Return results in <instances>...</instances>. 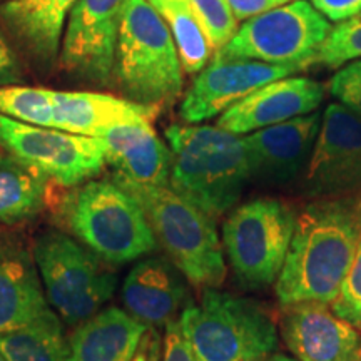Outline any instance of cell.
<instances>
[{
  "instance_id": "cell-1",
  "label": "cell",
  "mask_w": 361,
  "mask_h": 361,
  "mask_svg": "<svg viewBox=\"0 0 361 361\" xmlns=\"http://www.w3.org/2000/svg\"><path fill=\"white\" fill-rule=\"evenodd\" d=\"M361 241V192L313 200L298 211L274 291L281 306L331 305Z\"/></svg>"
},
{
  "instance_id": "cell-2",
  "label": "cell",
  "mask_w": 361,
  "mask_h": 361,
  "mask_svg": "<svg viewBox=\"0 0 361 361\" xmlns=\"http://www.w3.org/2000/svg\"><path fill=\"white\" fill-rule=\"evenodd\" d=\"M164 137L169 186L213 219L233 209L251 183L243 135L218 126L173 124Z\"/></svg>"
},
{
  "instance_id": "cell-3",
  "label": "cell",
  "mask_w": 361,
  "mask_h": 361,
  "mask_svg": "<svg viewBox=\"0 0 361 361\" xmlns=\"http://www.w3.org/2000/svg\"><path fill=\"white\" fill-rule=\"evenodd\" d=\"M112 180L141 206L156 241L189 284L196 290L223 286L224 250L211 216L171 186L137 184L116 173Z\"/></svg>"
},
{
  "instance_id": "cell-4",
  "label": "cell",
  "mask_w": 361,
  "mask_h": 361,
  "mask_svg": "<svg viewBox=\"0 0 361 361\" xmlns=\"http://www.w3.org/2000/svg\"><path fill=\"white\" fill-rule=\"evenodd\" d=\"M179 323L196 361H261L279 343L268 310L219 288L202 290L200 305H189Z\"/></svg>"
},
{
  "instance_id": "cell-5",
  "label": "cell",
  "mask_w": 361,
  "mask_h": 361,
  "mask_svg": "<svg viewBox=\"0 0 361 361\" xmlns=\"http://www.w3.org/2000/svg\"><path fill=\"white\" fill-rule=\"evenodd\" d=\"M126 99L161 107L183 92V66L173 35L147 0H128L114 72Z\"/></svg>"
},
{
  "instance_id": "cell-6",
  "label": "cell",
  "mask_w": 361,
  "mask_h": 361,
  "mask_svg": "<svg viewBox=\"0 0 361 361\" xmlns=\"http://www.w3.org/2000/svg\"><path fill=\"white\" fill-rule=\"evenodd\" d=\"M64 216L75 238L109 264L130 263L157 247L141 206L112 179L87 180L75 189Z\"/></svg>"
},
{
  "instance_id": "cell-7",
  "label": "cell",
  "mask_w": 361,
  "mask_h": 361,
  "mask_svg": "<svg viewBox=\"0 0 361 361\" xmlns=\"http://www.w3.org/2000/svg\"><path fill=\"white\" fill-rule=\"evenodd\" d=\"M296 213L290 204L259 197L233 211L223 226V250L239 286H273L290 251Z\"/></svg>"
},
{
  "instance_id": "cell-8",
  "label": "cell",
  "mask_w": 361,
  "mask_h": 361,
  "mask_svg": "<svg viewBox=\"0 0 361 361\" xmlns=\"http://www.w3.org/2000/svg\"><path fill=\"white\" fill-rule=\"evenodd\" d=\"M34 261L47 303L67 324L84 323L116 291V274L89 247L64 233L42 234L35 243Z\"/></svg>"
},
{
  "instance_id": "cell-9",
  "label": "cell",
  "mask_w": 361,
  "mask_h": 361,
  "mask_svg": "<svg viewBox=\"0 0 361 361\" xmlns=\"http://www.w3.org/2000/svg\"><path fill=\"white\" fill-rule=\"evenodd\" d=\"M331 25L311 4L295 0L251 17L214 54V61L266 62L271 66L303 69L313 64Z\"/></svg>"
},
{
  "instance_id": "cell-10",
  "label": "cell",
  "mask_w": 361,
  "mask_h": 361,
  "mask_svg": "<svg viewBox=\"0 0 361 361\" xmlns=\"http://www.w3.org/2000/svg\"><path fill=\"white\" fill-rule=\"evenodd\" d=\"M0 144L11 156L61 186H79L106 164L102 137L39 128L0 114Z\"/></svg>"
},
{
  "instance_id": "cell-11",
  "label": "cell",
  "mask_w": 361,
  "mask_h": 361,
  "mask_svg": "<svg viewBox=\"0 0 361 361\" xmlns=\"http://www.w3.org/2000/svg\"><path fill=\"white\" fill-rule=\"evenodd\" d=\"M298 186L308 200L361 192V117L343 104H329Z\"/></svg>"
},
{
  "instance_id": "cell-12",
  "label": "cell",
  "mask_w": 361,
  "mask_h": 361,
  "mask_svg": "<svg viewBox=\"0 0 361 361\" xmlns=\"http://www.w3.org/2000/svg\"><path fill=\"white\" fill-rule=\"evenodd\" d=\"M126 4L128 0L74 4L61 51V64L67 72L97 84L111 79Z\"/></svg>"
},
{
  "instance_id": "cell-13",
  "label": "cell",
  "mask_w": 361,
  "mask_h": 361,
  "mask_svg": "<svg viewBox=\"0 0 361 361\" xmlns=\"http://www.w3.org/2000/svg\"><path fill=\"white\" fill-rule=\"evenodd\" d=\"M322 116L314 111L243 135L251 183L284 188L300 179L318 137Z\"/></svg>"
},
{
  "instance_id": "cell-14",
  "label": "cell",
  "mask_w": 361,
  "mask_h": 361,
  "mask_svg": "<svg viewBox=\"0 0 361 361\" xmlns=\"http://www.w3.org/2000/svg\"><path fill=\"white\" fill-rule=\"evenodd\" d=\"M295 67L271 66L266 62L236 59L213 61L200 72L179 107V116L188 124H201L221 116L234 104L250 96L256 89L290 78Z\"/></svg>"
},
{
  "instance_id": "cell-15",
  "label": "cell",
  "mask_w": 361,
  "mask_h": 361,
  "mask_svg": "<svg viewBox=\"0 0 361 361\" xmlns=\"http://www.w3.org/2000/svg\"><path fill=\"white\" fill-rule=\"evenodd\" d=\"M278 333L298 361H361V331L329 305L283 306Z\"/></svg>"
},
{
  "instance_id": "cell-16",
  "label": "cell",
  "mask_w": 361,
  "mask_h": 361,
  "mask_svg": "<svg viewBox=\"0 0 361 361\" xmlns=\"http://www.w3.org/2000/svg\"><path fill=\"white\" fill-rule=\"evenodd\" d=\"M324 99L323 84L306 78H284L256 89L219 116L216 126L246 135L318 111Z\"/></svg>"
},
{
  "instance_id": "cell-17",
  "label": "cell",
  "mask_w": 361,
  "mask_h": 361,
  "mask_svg": "<svg viewBox=\"0 0 361 361\" xmlns=\"http://www.w3.org/2000/svg\"><path fill=\"white\" fill-rule=\"evenodd\" d=\"M186 281L169 258L149 256L124 278L121 298L135 319L156 329L166 328L191 305Z\"/></svg>"
},
{
  "instance_id": "cell-18",
  "label": "cell",
  "mask_w": 361,
  "mask_h": 361,
  "mask_svg": "<svg viewBox=\"0 0 361 361\" xmlns=\"http://www.w3.org/2000/svg\"><path fill=\"white\" fill-rule=\"evenodd\" d=\"M159 107L96 92H54V129L102 137L124 124L154 123Z\"/></svg>"
},
{
  "instance_id": "cell-19",
  "label": "cell",
  "mask_w": 361,
  "mask_h": 361,
  "mask_svg": "<svg viewBox=\"0 0 361 361\" xmlns=\"http://www.w3.org/2000/svg\"><path fill=\"white\" fill-rule=\"evenodd\" d=\"M106 164L137 184L169 186L171 152L152 123L124 124L102 135Z\"/></svg>"
},
{
  "instance_id": "cell-20",
  "label": "cell",
  "mask_w": 361,
  "mask_h": 361,
  "mask_svg": "<svg viewBox=\"0 0 361 361\" xmlns=\"http://www.w3.org/2000/svg\"><path fill=\"white\" fill-rule=\"evenodd\" d=\"M49 308L32 256L0 238V333L25 326Z\"/></svg>"
},
{
  "instance_id": "cell-21",
  "label": "cell",
  "mask_w": 361,
  "mask_h": 361,
  "mask_svg": "<svg viewBox=\"0 0 361 361\" xmlns=\"http://www.w3.org/2000/svg\"><path fill=\"white\" fill-rule=\"evenodd\" d=\"M147 328L116 306L97 311L74 331L66 361H130Z\"/></svg>"
},
{
  "instance_id": "cell-22",
  "label": "cell",
  "mask_w": 361,
  "mask_h": 361,
  "mask_svg": "<svg viewBox=\"0 0 361 361\" xmlns=\"http://www.w3.org/2000/svg\"><path fill=\"white\" fill-rule=\"evenodd\" d=\"M78 0H7L0 17L34 59L51 62L61 45L66 17Z\"/></svg>"
},
{
  "instance_id": "cell-23",
  "label": "cell",
  "mask_w": 361,
  "mask_h": 361,
  "mask_svg": "<svg viewBox=\"0 0 361 361\" xmlns=\"http://www.w3.org/2000/svg\"><path fill=\"white\" fill-rule=\"evenodd\" d=\"M6 361H66L67 346L61 318L47 308L25 326L0 333Z\"/></svg>"
},
{
  "instance_id": "cell-24",
  "label": "cell",
  "mask_w": 361,
  "mask_h": 361,
  "mask_svg": "<svg viewBox=\"0 0 361 361\" xmlns=\"http://www.w3.org/2000/svg\"><path fill=\"white\" fill-rule=\"evenodd\" d=\"M47 179L13 156H0V223L34 218L45 204Z\"/></svg>"
},
{
  "instance_id": "cell-25",
  "label": "cell",
  "mask_w": 361,
  "mask_h": 361,
  "mask_svg": "<svg viewBox=\"0 0 361 361\" xmlns=\"http://www.w3.org/2000/svg\"><path fill=\"white\" fill-rule=\"evenodd\" d=\"M162 17L173 35L183 71L188 74H200L209 62L213 47L202 29L179 0H147Z\"/></svg>"
},
{
  "instance_id": "cell-26",
  "label": "cell",
  "mask_w": 361,
  "mask_h": 361,
  "mask_svg": "<svg viewBox=\"0 0 361 361\" xmlns=\"http://www.w3.org/2000/svg\"><path fill=\"white\" fill-rule=\"evenodd\" d=\"M0 114L24 124L54 129V90L29 85L0 87Z\"/></svg>"
},
{
  "instance_id": "cell-27",
  "label": "cell",
  "mask_w": 361,
  "mask_h": 361,
  "mask_svg": "<svg viewBox=\"0 0 361 361\" xmlns=\"http://www.w3.org/2000/svg\"><path fill=\"white\" fill-rule=\"evenodd\" d=\"M202 29L211 47L218 52L236 34L238 20L224 0H179Z\"/></svg>"
},
{
  "instance_id": "cell-28",
  "label": "cell",
  "mask_w": 361,
  "mask_h": 361,
  "mask_svg": "<svg viewBox=\"0 0 361 361\" xmlns=\"http://www.w3.org/2000/svg\"><path fill=\"white\" fill-rule=\"evenodd\" d=\"M361 59V17L340 22L324 40L313 62L328 67H340Z\"/></svg>"
},
{
  "instance_id": "cell-29",
  "label": "cell",
  "mask_w": 361,
  "mask_h": 361,
  "mask_svg": "<svg viewBox=\"0 0 361 361\" xmlns=\"http://www.w3.org/2000/svg\"><path fill=\"white\" fill-rule=\"evenodd\" d=\"M329 306L340 318L346 319L361 331V241L356 247L355 258L343 279L338 296Z\"/></svg>"
},
{
  "instance_id": "cell-30",
  "label": "cell",
  "mask_w": 361,
  "mask_h": 361,
  "mask_svg": "<svg viewBox=\"0 0 361 361\" xmlns=\"http://www.w3.org/2000/svg\"><path fill=\"white\" fill-rule=\"evenodd\" d=\"M329 92L361 117V59L351 61L329 80Z\"/></svg>"
},
{
  "instance_id": "cell-31",
  "label": "cell",
  "mask_w": 361,
  "mask_h": 361,
  "mask_svg": "<svg viewBox=\"0 0 361 361\" xmlns=\"http://www.w3.org/2000/svg\"><path fill=\"white\" fill-rule=\"evenodd\" d=\"M161 361H196L191 345L184 336L179 319L164 328Z\"/></svg>"
},
{
  "instance_id": "cell-32",
  "label": "cell",
  "mask_w": 361,
  "mask_h": 361,
  "mask_svg": "<svg viewBox=\"0 0 361 361\" xmlns=\"http://www.w3.org/2000/svg\"><path fill=\"white\" fill-rule=\"evenodd\" d=\"M311 6L333 22H345L361 16V0H311Z\"/></svg>"
},
{
  "instance_id": "cell-33",
  "label": "cell",
  "mask_w": 361,
  "mask_h": 361,
  "mask_svg": "<svg viewBox=\"0 0 361 361\" xmlns=\"http://www.w3.org/2000/svg\"><path fill=\"white\" fill-rule=\"evenodd\" d=\"M228 7L231 8L233 16L236 20H247L251 17L259 16V13L268 12L271 8L284 6L288 0H224Z\"/></svg>"
},
{
  "instance_id": "cell-34",
  "label": "cell",
  "mask_w": 361,
  "mask_h": 361,
  "mask_svg": "<svg viewBox=\"0 0 361 361\" xmlns=\"http://www.w3.org/2000/svg\"><path fill=\"white\" fill-rule=\"evenodd\" d=\"M20 75L22 71L19 61H17L16 54H13L6 37L0 34V87L13 85V82L20 79Z\"/></svg>"
},
{
  "instance_id": "cell-35",
  "label": "cell",
  "mask_w": 361,
  "mask_h": 361,
  "mask_svg": "<svg viewBox=\"0 0 361 361\" xmlns=\"http://www.w3.org/2000/svg\"><path fill=\"white\" fill-rule=\"evenodd\" d=\"M162 358V338L159 329L147 328L144 333L141 343H139L137 351L130 361H161Z\"/></svg>"
},
{
  "instance_id": "cell-36",
  "label": "cell",
  "mask_w": 361,
  "mask_h": 361,
  "mask_svg": "<svg viewBox=\"0 0 361 361\" xmlns=\"http://www.w3.org/2000/svg\"><path fill=\"white\" fill-rule=\"evenodd\" d=\"M261 361H298V360L290 358V356H286V355L273 353V355H269L268 358H264V360H261Z\"/></svg>"
},
{
  "instance_id": "cell-37",
  "label": "cell",
  "mask_w": 361,
  "mask_h": 361,
  "mask_svg": "<svg viewBox=\"0 0 361 361\" xmlns=\"http://www.w3.org/2000/svg\"><path fill=\"white\" fill-rule=\"evenodd\" d=\"M0 361H6V358H4V356H2V355H0Z\"/></svg>"
},
{
  "instance_id": "cell-38",
  "label": "cell",
  "mask_w": 361,
  "mask_h": 361,
  "mask_svg": "<svg viewBox=\"0 0 361 361\" xmlns=\"http://www.w3.org/2000/svg\"><path fill=\"white\" fill-rule=\"evenodd\" d=\"M360 17H361V16H360Z\"/></svg>"
}]
</instances>
